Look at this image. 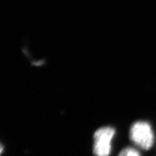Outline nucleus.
<instances>
[{
    "label": "nucleus",
    "instance_id": "nucleus-1",
    "mask_svg": "<svg viewBox=\"0 0 156 156\" xmlns=\"http://www.w3.org/2000/svg\"><path fill=\"white\" fill-rule=\"evenodd\" d=\"M129 137L134 145L142 150H149L154 144V134L150 124L136 122L130 128Z\"/></svg>",
    "mask_w": 156,
    "mask_h": 156
},
{
    "label": "nucleus",
    "instance_id": "nucleus-2",
    "mask_svg": "<svg viewBox=\"0 0 156 156\" xmlns=\"http://www.w3.org/2000/svg\"><path fill=\"white\" fill-rule=\"evenodd\" d=\"M115 129L111 126H104L97 129L93 135V151L95 156H109L112 151V141Z\"/></svg>",
    "mask_w": 156,
    "mask_h": 156
},
{
    "label": "nucleus",
    "instance_id": "nucleus-3",
    "mask_svg": "<svg viewBox=\"0 0 156 156\" xmlns=\"http://www.w3.org/2000/svg\"><path fill=\"white\" fill-rule=\"evenodd\" d=\"M118 156H141L139 152L133 147H125L122 150Z\"/></svg>",
    "mask_w": 156,
    "mask_h": 156
}]
</instances>
